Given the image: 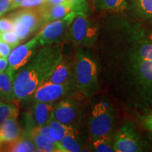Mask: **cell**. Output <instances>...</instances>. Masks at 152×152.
<instances>
[{
	"mask_svg": "<svg viewBox=\"0 0 152 152\" xmlns=\"http://www.w3.org/2000/svg\"><path fill=\"white\" fill-rule=\"evenodd\" d=\"M61 44H53L37 51L33 58L16 74L14 90L15 100L30 99L36 89L50 76L63 57Z\"/></svg>",
	"mask_w": 152,
	"mask_h": 152,
	"instance_id": "1",
	"label": "cell"
},
{
	"mask_svg": "<svg viewBox=\"0 0 152 152\" xmlns=\"http://www.w3.org/2000/svg\"><path fill=\"white\" fill-rule=\"evenodd\" d=\"M74 81L76 87L87 97H91L99 89V69L89 51L80 47L73 60Z\"/></svg>",
	"mask_w": 152,
	"mask_h": 152,
	"instance_id": "2",
	"label": "cell"
},
{
	"mask_svg": "<svg viewBox=\"0 0 152 152\" xmlns=\"http://www.w3.org/2000/svg\"><path fill=\"white\" fill-rule=\"evenodd\" d=\"M115 122V112L107 101H102L93 106L89 119L91 140L111 136Z\"/></svg>",
	"mask_w": 152,
	"mask_h": 152,
	"instance_id": "3",
	"label": "cell"
},
{
	"mask_svg": "<svg viewBox=\"0 0 152 152\" xmlns=\"http://www.w3.org/2000/svg\"><path fill=\"white\" fill-rule=\"evenodd\" d=\"M9 17L14 22V31L24 41L29 38L45 26L39 7L23 8L16 12L9 14Z\"/></svg>",
	"mask_w": 152,
	"mask_h": 152,
	"instance_id": "4",
	"label": "cell"
},
{
	"mask_svg": "<svg viewBox=\"0 0 152 152\" xmlns=\"http://www.w3.org/2000/svg\"><path fill=\"white\" fill-rule=\"evenodd\" d=\"M98 27L86 14H76L68 28L66 38L77 46L90 47L98 36Z\"/></svg>",
	"mask_w": 152,
	"mask_h": 152,
	"instance_id": "5",
	"label": "cell"
},
{
	"mask_svg": "<svg viewBox=\"0 0 152 152\" xmlns=\"http://www.w3.org/2000/svg\"><path fill=\"white\" fill-rule=\"evenodd\" d=\"M77 13L72 11L64 18L49 22L43 26L36 35L40 46H46L53 44H60L66 37L70 25Z\"/></svg>",
	"mask_w": 152,
	"mask_h": 152,
	"instance_id": "6",
	"label": "cell"
},
{
	"mask_svg": "<svg viewBox=\"0 0 152 152\" xmlns=\"http://www.w3.org/2000/svg\"><path fill=\"white\" fill-rule=\"evenodd\" d=\"M132 69L138 90L152 106V62L132 56Z\"/></svg>",
	"mask_w": 152,
	"mask_h": 152,
	"instance_id": "7",
	"label": "cell"
},
{
	"mask_svg": "<svg viewBox=\"0 0 152 152\" xmlns=\"http://www.w3.org/2000/svg\"><path fill=\"white\" fill-rule=\"evenodd\" d=\"M75 87L73 83L57 84L45 81L36 89L30 99L35 102L53 103L69 96Z\"/></svg>",
	"mask_w": 152,
	"mask_h": 152,
	"instance_id": "8",
	"label": "cell"
},
{
	"mask_svg": "<svg viewBox=\"0 0 152 152\" xmlns=\"http://www.w3.org/2000/svg\"><path fill=\"white\" fill-rule=\"evenodd\" d=\"M33 107L25 114V130L23 135L28 137L35 128L48 124L54 113L52 103L35 102Z\"/></svg>",
	"mask_w": 152,
	"mask_h": 152,
	"instance_id": "9",
	"label": "cell"
},
{
	"mask_svg": "<svg viewBox=\"0 0 152 152\" xmlns=\"http://www.w3.org/2000/svg\"><path fill=\"white\" fill-rule=\"evenodd\" d=\"M115 152H138L142 151L141 137L132 123L123 124L118 131L113 143Z\"/></svg>",
	"mask_w": 152,
	"mask_h": 152,
	"instance_id": "10",
	"label": "cell"
},
{
	"mask_svg": "<svg viewBox=\"0 0 152 152\" xmlns=\"http://www.w3.org/2000/svg\"><path fill=\"white\" fill-rule=\"evenodd\" d=\"M39 45L36 36L27 42L16 47L8 57V69L16 73L22 68L37 52V47Z\"/></svg>",
	"mask_w": 152,
	"mask_h": 152,
	"instance_id": "11",
	"label": "cell"
},
{
	"mask_svg": "<svg viewBox=\"0 0 152 152\" xmlns=\"http://www.w3.org/2000/svg\"><path fill=\"white\" fill-rule=\"evenodd\" d=\"M53 116L63 124L74 128L80 117L78 104L71 99H62L54 106Z\"/></svg>",
	"mask_w": 152,
	"mask_h": 152,
	"instance_id": "12",
	"label": "cell"
},
{
	"mask_svg": "<svg viewBox=\"0 0 152 152\" xmlns=\"http://www.w3.org/2000/svg\"><path fill=\"white\" fill-rule=\"evenodd\" d=\"M46 81L57 84L73 83L75 84L73 75V61L63 57L57 64L54 71Z\"/></svg>",
	"mask_w": 152,
	"mask_h": 152,
	"instance_id": "13",
	"label": "cell"
},
{
	"mask_svg": "<svg viewBox=\"0 0 152 152\" xmlns=\"http://www.w3.org/2000/svg\"><path fill=\"white\" fill-rule=\"evenodd\" d=\"M16 118L17 116L9 117L0 125V145L5 142L18 140L23 134V131Z\"/></svg>",
	"mask_w": 152,
	"mask_h": 152,
	"instance_id": "14",
	"label": "cell"
},
{
	"mask_svg": "<svg viewBox=\"0 0 152 152\" xmlns=\"http://www.w3.org/2000/svg\"><path fill=\"white\" fill-rule=\"evenodd\" d=\"M39 7L45 25L49 22L64 18L72 11L71 5L68 1L60 4L53 6H47L43 4Z\"/></svg>",
	"mask_w": 152,
	"mask_h": 152,
	"instance_id": "15",
	"label": "cell"
},
{
	"mask_svg": "<svg viewBox=\"0 0 152 152\" xmlns=\"http://www.w3.org/2000/svg\"><path fill=\"white\" fill-rule=\"evenodd\" d=\"M16 73L7 68L0 73V97L6 103L15 100L14 83Z\"/></svg>",
	"mask_w": 152,
	"mask_h": 152,
	"instance_id": "16",
	"label": "cell"
},
{
	"mask_svg": "<svg viewBox=\"0 0 152 152\" xmlns=\"http://www.w3.org/2000/svg\"><path fill=\"white\" fill-rule=\"evenodd\" d=\"M132 56L152 62V33L135 42Z\"/></svg>",
	"mask_w": 152,
	"mask_h": 152,
	"instance_id": "17",
	"label": "cell"
},
{
	"mask_svg": "<svg viewBox=\"0 0 152 152\" xmlns=\"http://www.w3.org/2000/svg\"><path fill=\"white\" fill-rule=\"evenodd\" d=\"M0 151L11 152H33L37 151L33 140L29 137L23 135L14 141L5 142L0 145Z\"/></svg>",
	"mask_w": 152,
	"mask_h": 152,
	"instance_id": "18",
	"label": "cell"
},
{
	"mask_svg": "<svg viewBox=\"0 0 152 152\" xmlns=\"http://www.w3.org/2000/svg\"><path fill=\"white\" fill-rule=\"evenodd\" d=\"M28 137L33 140L37 151L40 152H58L56 144L49 136L44 134L35 129Z\"/></svg>",
	"mask_w": 152,
	"mask_h": 152,
	"instance_id": "19",
	"label": "cell"
},
{
	"mask_svg": "<svg viewBox=\"0 0 152 152\" xmlns=\"http://www.w3.org/2000/svg\"><path fill=\"white\" fill-rule=\"evenodd\" d=\"M47 125L49 128V136L56 144L60 142L67 134L77 131L73 127L60 123L55 119L54 116H52Z\"/></svg>",
	"mask_w": 152,
	"mask_h": 152,
	"instance_id": "20",
	"label": "cell"
},
{
	"mask_svg": "<svg viewBox=\"0 0 152 152\" xmlns=\"http://www.w3.org/2000/svg\"><path fill=\"white\" fill-rule=\"evenodd\" d=\"M56 145L58 152H78L83 149V144L77 131L67 134Z\"/></svg>",
	"mask_w": 152,
	"mask_h": 152,
	"instance_id": "21",
	"label": "cell"
},
{
	"mask_svg": "<svg viewBox=\"0 0 152 152\" xmlns=\"http://www.w3.org/2000/svg\"><path fill=\"white\" fill-rule=\"evenodd\" d=\"M96 7L102 10L123 11L127 8L126 0H93Z\"/></svg>",
	"mask_w": 152,
	"mask_h": 152,
	"instance_id": "22",
	"label": "cell"
},
{
	"mask_svg": "<svg viewBox=\"0 0 152 152\" xmlns=\"http://www.w3.org/2000/svg\"><path fill=\"white\" fill-rule=\"evenodd\" d=\"M92 148L97 152H114L113 144H112L111 136L101 137L92 140Z\"/></svg>",
	"mask_w": 152,
	"mask_h": 152,
	"instance_id": "23",
	"label": "cell"
},
{
	"mask_svg": "<svg viewBox=\"0 0 152 152\" xmlns=\"http://www.w3.org/2000/svg\"><path fill=\"white\" fill-rule=\"evenodd\" d=\"M132 4L140 16L152 19V0H132Z\"/></svg>",
	"mask_w": 152,
	"mask_h": 152,
	"instance_id": "24",
	"label": "cell"
},
{
	"mask_svg": "<svg viewBox=\"0 0 152 152\" xmlns=\"http://www.w3.org/2000/svg\"><path fill=\"white\" fill-rule=\"evenodd\" d=\"M18 113V109L16 105L2 102L0 104V125L9 117L17 116Z\"/></svg>",
	"mask_w": 152,
	"mask_h": 152,
	"instance_id": "25",
	"label": "cell"
},
{
	"mask_svg": "<svg viewBox=\"0 0 152 152\" xmlns=\"http://www.w3.org/2000/svg\"><path fill=\"white\" fill-rule=\"evenodd\" d=\"M0 39H2L3 41H4L7 44H9L12 47V49L16 48V47H18L19 44L21 42L18 35L15 33L14 30H10V31L1 33Z\"/></svg>",
	"mask_w": 152,
	"mask_h": 152,
	"instance_id": "26",
	"label": "cell"
},
{
	"mask_svg": "<svg viewBox=\"0 0 152 152\" xmlns=\"http://www.w3.org/2000/svg\"><path fill=\"white\" fill-rule=\"evenodd\" d=\"M71 5L72 11L77 14H86L89 11L88 0H68Z\"/></svg>",
	"mask_w": 152,
	"mask_h": 152,
	"instance_id": "27",
	"label": "cell"
},
{
	"mask_svg": "<svg viewBox=\"0 0 152 152\" xmlns=\"http://www.w3.org/2000/svg\"><path fill=\"white\" fill-rule=\"evenodd\" d=\"M14 30V22L9 17L0 18V30L1 33Z\"/></svg>",
	"mask_w": 152,
	"mask_h": 152,
	"instance_id": "28",
	"label": "cell"
},
{
	"mask_svg": "<svg viewBox=\"0 0 152 152\" xmlns=\"http://www.w3.org/2000/svg\"><path fill=\"white\" fill-rule=\"evenodd\" d=\"M45 0H23L19 7L20 8H34L42 5ZM18 7V8H19Z\"/></svg>",
	"mask_w": 152,
	"mask_h": 152,
	"instance_id": "29",
	"label": "cell"
},
{
	"mask_svg": "<svg viewBox=\"0 0 152 152\" xmlns=\"http://www.w3.org/2000/svg\"><path fill=\"white\" fill-rule=\"evenodd\" d=\"M11 50H12V47L9 44L0 39V56L8 58Z\"/></svg>",
	"mask_w": 152,
	"mask_h": 152,
	"instance_id": "30",
	"label": "cell"
},
{
	"mask_svg": "<svg viewBox=\"0 0 152 152\" xmlns=\"http://www.w3.org/2000/svg\"><path fill=\"white\" fill-rule=\"evenodd\" d=\"M12 0H0V17L11 10Z\"/></svg>",
	"mask_w": 152,
	"mask_h": 152,
	"instance_id": "31",
	"label": "cell"
},
{
	"mask_svg": "<svg viewBox=\"0 0 152 152\" xmlns=\"http://www.w3.org/2000/svg\"><path fill=\"white\" fill-rule=\"evenodd\" d=\"M143 125L147 130L152 133V112L144 118L143 121Z\"/></svg>",
	"mask_w": 152,
	"mask_h": 152,
	"instance_id": "32",
	"label": "cell"
},
{
	"mask_svg": "<svg viewBox=\"0 0 152 152\" xmlns=\"http://www.w3.org/2000/svg\"><path fill=\"white\" fill-rule=\"evenodd\" d=\"M9 66L8 58L4 57H0V73L4 71Z\"/></svg>",
	"mask_w": 152,
	"mask_h": 152,
	"instance_id": "33",
	"label": "cell"
},
{
	"mask_svg": "<svg viewBox=\"0 0 152 152\" xmlns=\"http://www.w3.org/2000/svg\"><path fill=\"white\" fill-rule=\"evenodd\" d=\"M68 0H45L44 4L47 5V6L57 5V4H60L66 2Z\"/></svg>",
	"mask_w": 152,
	"mask_h": 152,
	"instance_id": "34",
	"label": "cell"
},
{
	"mask_svg": "<svg viewBox=\"0 0 152 152\" xmlns=\"http://www.w3.org/2000/svg\"><path fill=\"white\" fill-rule=\"evenodd\" d=\"M23 0H12V7H11V10L12 9H17L19 7V5L20 4V3Z\"/></svg>",
	"mask_w": 152,
	"mask_h": 152,
	"instance_id": "35",
	"label": "cell"
},
{
	"mask_svg": "<svg viewBox=\"0 0 152 152\" xmlns=\"http://www.w3.org/2000/svg\"><path fill=\"white\" fill-rule=\"evenodd\" d=\"M2 102H3V101H2V99H1V98L0 97V104L2 103Z\"/></svg>",
	"mask_w": 152,
	"mask_h": 152,
	"instance_id": "36",
	"label": "cell"
},
{
	"mask_svg": "<svg viewBox=\"0 0 152 152\" xmlns=\"http://www.w3.org/2000/svg\"><path fill=\"white\" fill-rule=\"evenodd\" d=\"M1 30H0V38H1Z\"/></svg>",
	"mask_w": 152,
	"mask_h": 152,
	"instance_id": "37",
	"label": "cell"
},
{
	"mask_svg": "<svg viewBox=\"0 0 152 152\" xmlns=\"http://www.w3.org/2000/svg\"><path fill=\"white\" fill-rule=\"evenodd\" d=\"M0 57H2V56H0Z\"/></svg>",
	"mask_w": 152,
	"mask_h": 152,
	"instance_id": "38",
	"label": "cell"
}]
</instances>
